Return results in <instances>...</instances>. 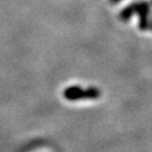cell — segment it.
Listing matches in <instances>:
<instances>
[{
  "label": "cell",
  "instance_id": "obj_1",
  "mask_svg": "<svg viewBox=\"0 0 152 152\" xmlns=\"http://www.w3.org/2000/svg\"><path fill=\"white\" fill-rule=\"evenodd\" d=\"M65 98L70 100L78 99H96L100 96V91L97 88H89L87 90H82L80 87H71L64 92Z\"/></svg>",
  "mask_w": 152,
  "mask_h": 152
},
{
  "label": "cell",
  "instance_id": "obj_2",
  "mask_svg": "<svg viewBox=\"0 0 152 152\" xmlns=\"http://www.w3.org/2000/svg\"><path fill=\"white\" fill-rule=\"evenodd\" d=\"M149 11H150V7L148 2H139L136 4L135 12L139 15V27L142 31H145L149 28Z\"/></svg>",
  "mask_w": 152,
  "mask_h": 152
},
{
  "label": "cell",
  "instance_id": "obj_3",
  "mask_svg": "<svg viewBox=\"0 0 152 152\" xmlns=\"http://www.w3.org/2000/svg\"><path fill=\"white\" fill-rule=\"evenodd\" d=\"M135 7L136 4H133V5H130L127 7H125L123 10L121 11L120 14V18L122 20H129L131 17L133 16V14H135Z\"/></svg>",
  "mask_w": 152,
  "mask_h": 152
},
{
  "label": "cell",
  "instance_id": "obj_4",
  "mask_svg": "<svg viewBox=\"0 0 152 152\" xmlns=\"http://www.w3.org/2000/svg\"><path fill=\"white\" fill-rule=\"evenodd\" d=\"M110 1H112V2H118V1H121V0H110Z\"/></svg>",
  "mask_w": 152,
  "mask_h": 152
}]
</instances>
